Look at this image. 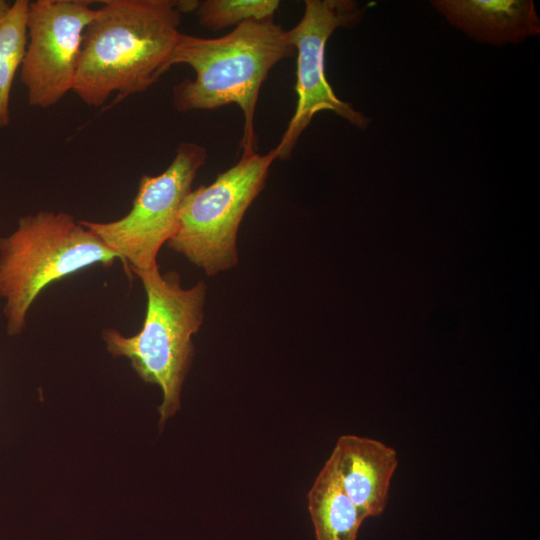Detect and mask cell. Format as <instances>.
<instances>
[{
    "mask_svg": "<svg viewBox=\"0 0 540 540\" xmlns=\"http://www.w3.org/2000/svg\"><path fill=\"white\" fill-rule=\"evenodd\" d=\"M85 29L73 91L99 107L146 91L167 70L180 34L181 1L104 0Z\"/></svg>",
    "mask_w": 540,
    "mask_h": 540,
    "instance_id": "obj_1",
    "label": "cell"
},
{
    "mask_svg": "<svg viewBox=\"0 0 540 540\" xmlns=\"http://www.w3.org/2000/svg\"><path fill=\"white\" fill-rule=\"evenodd\" d=\"M294 52L286 30L273 18L244 22L220 38L180 32L170 66L186 64L195 78L173 86V106L188 112L238 105L244 117L242 154L255 153L254 115L260 88L272 67Z\"/></svg>",
    "mask_w": 540,
    "mask_h": 540,
    "instance_id": "obj_2",
    "label": "cell"
},
{
    "mask_svg": "<svg viewBox=\"0 0 540 540\" xmlns=\"http://www.w3.org/2000/svg\"><path fill=\"white\" fill-rule=\"evenodd\" d=\"M133 274L146 294L142 328L130 337L109 328L102 338L113 357L128 358L141 380L161 388L158 411L162 426L180 408L183 383L194 356L192 337L204 319L207 285L199 281L184 288L176 271L162 274L159 265Z\"/></svg>",
    "mask_w": 540,
    "mask_h": 540,
    "instance_id": "obj_3",
    "label": "cell"
},
{
    "mask_svg": "<svg viewBox=\"0 0 540 540\" xmlns=\"http://www.w3.org/2000/svg\"><path fill=\"white\" fill-rule=\"evenodd\" d=\"M116 260L121 257L67 212L21 217L11 234L0 237V297L8 335L22 333L31 305L47 286Z\"/></svg>",
    "mask_w": 540,
    "mask_h": 540,
    "instance_id": "obj_4",
    "label": "cell"
},
{
    "mask_svg": "<svg viewBox=\"0 0 540 540\" xmlns=\"http://www.w3.org/2000/svg\"><path fill=\"white\" fill-rule=\"evenodd\" d=\"M276 159L274 148L264 155L241 154L239 161L212 183L191 190L184 200L178 229L166 245L207 276L237 266L240 224L264 189Z\"/></svg>",
    "mask_w": 540,
    "mask_h": 540,
    "instance_id": "obj_5",
    "label": "cell"
},
{
    "mask_svg": "<svg viewBox=\"0 0 540 540\" xmlns=\"http://www.w3.org/2000/svg\"><path fill=\"white\" fill-rule=\"evenodd\" d=\"M206 158L203 146L182 142L162 173L140 178L132 207L125 216L109 222L80 220L121 257L129 278L134 271L158 266V253L176 233L184 200Z\"/></svg>",
    "mask_w": 540,
    "mask_h": 540,
    "instance_id": "obj_6",
    "label": "cell"
},
{
    "mask_svg": "<svg viewBox=\"0 0 540 540\" xmlns=\"http://www.w3.org/2000/svg\"><path fill=\"white\" fill-rule=\"evenodd\" d=\"M365 7L352 0H306L301 20L287 38L297 52L295 91L297 106L275 147L277 159H288L300 135L321 111H332L353 126L365 130L370 118L338 98L325 74L326 43L340 28H351L363 18Z\"/></svg>",
    "mask_w": 540,
    "mask_h": 540,
    "instance_id": "obj_7",
    "label": "cell"
},
{
    "mask_svg": "<svg viewBox=\"0 0 540 540\" xmlns=\"http://www.w3.org/2000/svg\"><path fill=\"white\" fill-rule=\"evenodd\" d=\"M90 0L30 1L20 68L28 103L49 108L73 91L83 35L97 14Z\"/></svg>",
    "mask_w": 540,
    "mask_h": 540,
    "instance_id": "obj_8",
    "label": "cell"
},
{
    "mask_svg": "<svg viewBox=\"0 0 540 540\" xmlns=\"http://www.w3.org/2000/svg\"><path fill=\"white\" fill-rule=\"evenodd\" d=\"M340 483L364 520L386 508L397 452L383 442L357 435H342L330 455Z\"/></svg>",
    "mask_w": 540,
    "mask_h": 540,
    "instance_id": "obj_9",
    "label": "cell"
},
{
    "mask_svg": "<svg viewBox=\"0 0 540 540\" xmlns=\"http://www.w3.org/2000/svg\"><path fill=\"white\" fill-rule=\"evenodd\" d=\"M432 7L466 36L491 45L519 44L540 34L532 0H433Z\"/></svg>",
    "mask_w": 540,
    "mask_h": 540,
    "instance_id": "obj_10",
    "label": "cell"
},
{
    "mask_svg": "<svg viewBox=\"0 0 540 540\" xmlns=\"http://www.w3.org/2000/svg\"><path fill=\"white\" fill-rule=\"evenodd\" d=\"M307 499L316 540H356L364 518L344 491L331 457L320 470Z\"/></svg>",
    "mask_w": 540,
    "mask_h": 540,
    "instance_id": "obj_11",
    "label": "cell"
},
{
    "mask_svg": "<svg viewBox=\"0 0 540 540\" xmlns=\"http://www.w3.org/2000/svg\"><path fill=\"white\" fill-rule=\"evenodd\" d=\"M28 0H0V127L10 123V95L25 57Z\"/></svg>",
    "mask_w": 540,
    "mask_h": 540,
    "instance_id": "obj_12",
    "label": "cell"
},
{
    "mask_svg": "<svg viewBox=\"0 0 540 540\" xmlns=\"http://www.w3.org/2000/svg\"><path fill=\"white\" fill-rule=\"evenodd\" d=\"M277 0H205L199 1L195 14L199 23L210 30H220L255 20L273 18Z\"/></svg>",
    "mask_w": 540,
    "mask_h": 540,
    "instance_id": "obj_13",
    "label": "cell"
}]
</instances>
